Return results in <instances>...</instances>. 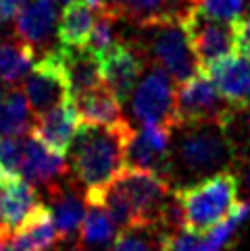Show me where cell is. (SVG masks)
<instances>
[{
	"label": "cell",
	"mask_w": 250,
	"mask_h": 251,
	"mask_svg": "<svg viewBox=\"0 0 250 251\" xmlns=\"http://www.w3.org/2000/svg\"><path fill=\"white\" fill-rule=\"evenodd\" d=\"M133 129L127 121L115 125H79L69 150L71 175L88 191H100L127 166V146Z\"/></svg>",
	"instance_id": "cell-1"
},
{
	"label": "cell",
	"mask_w": 250,
	"mask_h": 251,
	"mask_svg": "<svg viewBox=\"0 0 250 251\" xmlns=\"http://www.w3.org/2000/svg\"><path fill=\"white\" fill-rule=\"evenodd\" d=\"M238 160L229 127L221 123L180 125L171 143V183H196Z\"/></svg>",
	"instance_id": "cell-2"
},
{
	"label": "cell",
	"mask_w": 250,
	"mask_h": 251,
	"mask_svg": "<svg viewBox=\"0 0 250 251\" xmlns=\"http://www.w3.org/2000/svg\"><path fill=\"white\" fill-rule=\"evenodd\" d=\"M240 178L231 170H221L202 181L173 189V200L182 212L184 228L209 235L238 208Z\"/></svg>",
	"instance_id": "cell-3"
},
{
	"label": "cell",
	"mask_w": 250,
	"mask_h": 251,
	"mask_svg": "<svg viewBox=\"0 0 250 251\" xmlns=\"http://www.w3.org/2000/svg\"><path fill=\"white\" fill-rule=\"evenodd\" d=\"M144 31L146 40L140 52L153 62V67L163 69L177 83H184L198 73V65L192 56L190 44L180 23L158 25V27H148Z\"/></svg>",
	"instance_id": "cell-4"
},
{
	"label": "cell",
	"mask_w": 250,
	"mask_h": 251,
	"mask_svg": "<svg viewBox=\"0 0 250 251\" xmlns=\"http://www.w3.org/2000/svg\"><path fill=\"white\" fill-rule=\"evenodd\" d=\"M175 85L163 69L153 67L138 81L131 94V112L142 125L177 129Z\"/></svg>",
	"instance_id": "cell-5"
},
{
	"label": "cell",
	"mask_w": 250,
	"mask_h": 251,
	"mask_svg": "<svg viewBox=\"0 0 250 251\" xmlns=\"http://www.w3.org/2000/svg\"><path fill=\"white\" fill-rule=\"evenodd\" d=\"M175 108L177 127L192 123H221L229 127L236 116V110L217 94L209 77L202 73L180 83L175 92Z\"/></svg>",
	"instance_id": "cell-6"
},
{
	"label": "cell",
	"mask_w": 250,
	"mask_h": 251,
	"mask_svg": "<svg viewBox=\"0 0 250 251\" xmlns=\"http://www.w3.org/2000/svg\"><path fill=\"white\" fill-rule=\"evenodd\" d=\"M180 27L184 29L188 44H190L192 56L198 65V73L236 52V38L231 23L207 19L192 8L180 21Z\"/></svg>",
	"instance_id": "cell-7"
},
{
	"label": "cell",
	"mask_w": 250,
	"mask_h": 251,
	"mask_svg": "<svg viewBox=\"0 0 250 251\" xmlns=\"http://www.w3.org/2000/svg\"><path fill=\"white\" fill-rule=\"evenodd\" d=\"M23 94L30 102L33 116L52 110L55 106L71 100L67 71L62 65L61 50H48L40 62H35L23 81Z\"/></svg>",
	"instance_id": "cell-8"
},
{
	"label": "cell",
	"mask_w": 250,
	"mask_h": 251,
	"mask_svg": "<svg viewBox=\"0 0 250 251\" xmlns=\"http://www.w3.org/2000/svg\"><path fill=\"white\" fill-rule=\"evenodd\" d=\"M171 143L173 129L158 127V125H142L140 129H133L125 164L129 168L156 173L171 183Z\"/></svg>",
	"instance_id": "cell-9"
},
{
	"label": "cell",
	"mask_w": 250,
	"mask_h": 251,
	"mask_svg": "<svg viewBox=\"0 0 250 251\" xmlns=\"http://www.w3.org/2000/svg\"><path fill=\"white\" fill-rule=\"evenodd\" d=\"M196 0H106V11L140 29L180 23Z\"/></svg>",
	"instance_id": "cell-10"
},
{
	"label": "cell",
	"mask_w": 250,
	"mask_h": 251,
	"mask_svg": "<svg viewBox=\"0 0 250 251\" xmlns=\"http://www.w3.org/2000/svg\"><path fill=\"white\" fill-rule=\"evenodd\" d=\"M142 67H144V56L138 48L131 44L117 42L115 46L100 56V73L102 85L117 98L121 104H125L131 98L136 89Z\"/></svg>",
	"instance_id": "cell-11"
},
{
	"label": "cell",
	"mask_w": 250,
	"mask_h": 251,
	"mask_svg": "<svg viewBox=\"0 0 250 251\" xmlns=\"http://www.w3.org/2000/svg\"><path fill=\"white\" fill-rule=\"evenodd\" d=\"M38 203V191L23 176L0 178V245L11 243Z\"/></svg>",
	"instance_id": "cell-12"
},
{
	"label": "cell",
	"mask_w": 250,
	"mask_h": 251,
	"mask_svg": "<svg viewBox=\"0 0 250 251\" xmlns=\"http://www.w3.org/2000/svg\"><path fill=\"white\" fill-rule=\"evenodd\" d=\"M202 75L209 77L217 94L236 112H242L250 106V56L234 52L225 58L211 65Z\"/></svg>",
	"instance_id": "cell-13"
},
{
	"label": "cell",
	"mask_w": 250,
	"mask_h": 251,
	"mask_svg": "<svg viewBox=\"0 0 250 251\" xmlns=\"http://www.w3.org/2000/svg\"><path fill=\"white\" fill-rule=\"evenodd\" d=\"M79 116L75 110L73 100H67L55 106L48 112H42L31 123V133L42 146L59 156H67L73 139L79 131Z\"/></svg>",
	"instance_id": "cell-14"
},
{
	"label": "cell",
	"mask_w": 250,
	"mask_h": 251,
	"mask_svg": "<svg viewBox=\"0 0 250 251\" xmlns=\"http://www.w3.org/2000/svg\"><path fill=\"white\" fill-rule=\"evenodd\" d=\"M19 175L33 187L44 185L50 189L52 185L61 183L62 178L71 175V168L65 156L50 151L31 135V137H23V156H21Z\"/></svg>",
	"instance_id": "cell-15"
},
{
	"label": "cell",
	"mask_w": 250,
	"mask_h": 251,
	"mask_svg": "<svg viewBox=\"0 0 250 251\" xmlns=\"http://www.w3.org/2000/svg\"><path fill=\"white\" fill-rule=\"evenodd\" d=\"M57 6L52 0H25L15 15V35L33 50L48 48L57 27Z\"/></svg>",
	"instance_id": "cell-16"
},
{
	"label": "cell",
	"mask_w": 250,
	"mask_h": 251,
	"mask_svg": "<svg viewBox=\"0 0 250 251\" xmlns=\"http://www.w3.org/2000/svg\"><path fill=\"white\" fill-rule=\"evenodd\" d=\"M48 200H50V212L52 220L61 241H71L84 224L86 218V197L75 189V185L67 178L61 183L52 185L48 189Z\"/></svg>",
	"instance_id": "cell-17"
},
{
	"label": "cell",
	"mask_w": 250,
	"mask_h": 251,
	"mask_svg": "<svg viewBox=\"0 0 250 251\" xmlns=\"http://www.w3.org/2000/svg\"><path fill=\"white\" fill-rule=\"evenodd\" d=\"M62 65L67 71L69 79V92L71 100L84 96L92 89L102 85V73H100V58L94 52L84 46V48H59Z\"/></svg>",
	"instance_id": "cell-18"
},
{
	"label": "cell",
	"mask_w": 250,
	"mask_h": 251,
	"mask_svg": "<svg viewBox=\"0 0 250 251\" xmlns=\"http://www.w3.org/2000/svg\"><path fill=\"white\" fill-rule=\"evenodd\" d=\"M59 232L52 220V212L48 205L38 203L30 218L23 222V226L15 232L11 243L21 251H50L59 245Z\"/></svg>",
	"instance_id": "cell-19"
},
{
	"label": "cell",
	"mask_w": 250,
	"mask_h": 251,
	"mask_svg": "<svg viewBox=\"0 0 250 251\" xmlns=\"http://www.w3.org/2000/svg\"><path fill=\"white\" fill-rule=\"evenodd\" d=\"M82 125H115L123 121L121 102L104 85L73 100Z\"/></svg>",
	"instance_id": "cell-20"
},
{
	"label": "cell",
	"mask_w": 250,
	"mask_h": 251,
	"mask_svg": "<svg viewBox=\"0 0 250 251\" xmlns=\"http://www.w3.org/2000/svg\"><path fill=\"white\" fill-rule=\"evenodd\" d=\"M94 15L84 0H75V2L67 4V8L62 11L61 19H59V33L57 38L61 42L62 48H84L90 33L94 27Z\"/></svg>",
	"instance_id": "cell-21"
},
{
	"label": "cell",
	"mask_w": 250,
	"mask_h": 251,
	"mask_svg": "<svg viewBox=\"0 0 250 251\" xmlns=\"http://www.w3.org/2000/svg\"><path fill=\"white\" fill-rule=\"evenodd\" d=\"M117 237V224L113 222L109 212L100 205H88L84 224L79 228V251H102Z\"/></svg>",
	"instance_id": "cell-22"
},
{
	"label": "cell",
	"mask_w": 250,
	"mask_h": 251,
	"mask_svg": "<svg viewBox=\"0 0 250 251\" xmlns=\"http://www.w3.org/2000/svg\"><path fill=\"white\" fill-rule=\"evenodd\" d=\"M35 50L21 40H6L0 44V81L15 85L33 69Z\"/></svg>",
	"instance_id": "cell-23"
},
{
	"label": "cell",
	"mask_w": 250,
	"mask_h": 251,
	"mask_svg": "<svg viewBox=\"0 0 250 251\" xmlns=\"http://www.w3.org/2000/svg\"><path fill=\"white\" fill-rule=\"evenodd\" d=\"M31 108L23 92L11 89L0 102V135L25 137L31 131Z\"/></svg>",
	"instance_id": "cell-24"
},
{
	"label": "cell",
	"mask_w": 250,
	"mask_h": 251,
	"mask_svg": "<svg viewBox=\"0 0 250 251\" xmlns=\"http://www.w3.org/2000/svg\"><path fill=\"white\" fill-rule=\"evenodd\" d=\"M115 23H117V17H115L113 13H109V11L98 13V19L94 21V27H92V33H90V40H88V44H86L98 58H100L102 54H106V52L117 44Z\"/></svg>",
	"instance_id": "cell-25"
},
{
	"label": "cell",
	"mask_w": 250,
	"mask_h": 251,
	"mask_svg": "<svg viewBox=\"0 0 250 251\" xmlns=\"http://www.w3.org/2000/svg\"><path fill=\"white\" fill-rule=\"evenodd\" d=\"M246 0H196L194 11L213 21L231 23L244 15Z\"/></svg>",
	"instance_id": "cell-26"
},
{
	"label": "cell",
	"mask_w": 250,
	"mask_h": 251,
	"mask_svg": "<svg viewBox=\"0 0 250 251\" xmlns=\"http://www.w3.org/2000/svg\"><path fill=\"white\" fill-rule=\"evenodd\" d=\"M150 230L155 228H125L117 232L109 251H158V243L153 245L150 241Z\"/></svg>",
	"instance_id": "cell-27"
},
{
	"label": "cell",
	"mask_w": 250,
	"mask_h": 251,
	"mask_svg": "<svg viewBox=\"0 0 250 251\" xmlns=\"http://www.w3.org/2000/svg\"><path fill=\"white\" fill-rule=\"evenodd\" d=\"M244 114L242 116H234V121H231L229 127H236L238 131V135H231L236 141V148H238V154L240 151H248L250 150V106L246 110H242Z\"/></svg>",
	"instance_id": "cell-28"
},
{
	"label": "cell",
	"mask_w": 250,
	"mask_h": 251,
	"mask_svg": "<svg viewBox=\"0 0 250 251\" xmlns=\"http://www.w3.org/2000/svg\"><path fill=\"white\" fill-rule=\"evenodd\" d=\"M236 38V52L250 56V15H242L240 19L231 21Z\"/></svg>",
	"instance_id": "cell-29"
},
{
	"label": "cell",
	"mask_w": 250,
	"mask_h": 251,
	"mask_svg": "<svg viewBox=\"0 0 250 251\" xmlns=\"http://www.w3.org/2000/svg\"><path fill=\"white\" fill-rule=\"evenodd\" d=\"M25 2V0H0V21H8L13 19V17L19 13L21 4Z\"/></svg>",
	"instance_id": "cell-30"
},
{
	"label": "cell",
	"mask_w": 250,
	"mask_h": 251,
	"mask_svg": "<svg viewBox=\"0 0 250 251\" xmlns=\"http://www.w3.org/2000/svg\"><path fill=\"white\" fill-rule=\"evenodd\" d=\"M2 251H21V249L15 247L13 243H6V245H2Z\"/></svg>",
	"instance_id": "cell-31"
},
{
	"label": "cell",
	"mask_w": 250,
	"mask_h": 251,
	"mask_svg": "<svg viewBox=\"0 0 250 251\" xmlns=\"http://www.w3.org/2000/svg\"><path fill=\"white\" fill-rule=\"evenodd\" d=\"M248 162V170H246V185H248V189H250V160H246Z\"/></svg>",
	"instance_id": "cell-32"
},
{
	"label": "cell",
	"mask_w": 250,
	"mask_h": 251,
	"mask_svg": "<svg viewBox=\"0 0 250 251\" xmlns=\"http://www.w3.org/2000/svg\"><path fill=\"white\" fill-rule=\"evenodd\" d=\"M52 2H62V4H71V2H75V0H52Z\"/></svg>",
	"instance_id": "cell-33"
},
{
	"label": "cell",
	"mask_w": 250,
	"mask_h": 251,
	"mask_svg": "<svg viewBox=\"0 0 250 251\" xmlns=\"http://www.w3.org/2000/svg\"><path fill=\"white\" fill-rule=\"evenodd\" d=\"M2 98H4V96H2V89H0V102H2Z\"/></svg>",
	"instance_id": "cell-34"
},
{
	"label": "cell",
	"mask_w": 250,
	"mask_h": 251,
	"mask_svg": "<svg viewBox=\"0 0 250 251\" xmlns=\"http://www.w3.org/2000/svg\"><path fill=\"white\" fill-rule=\"evenodd\" d=\"M0 251H2V245H0Z\"/></svg>",
	"instance_id": "cell-35"
}]
</instances>
